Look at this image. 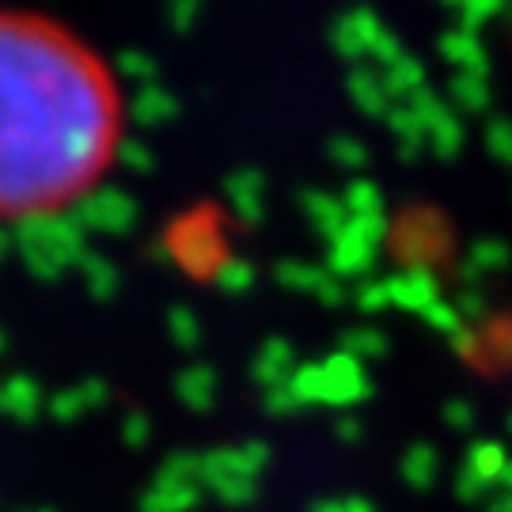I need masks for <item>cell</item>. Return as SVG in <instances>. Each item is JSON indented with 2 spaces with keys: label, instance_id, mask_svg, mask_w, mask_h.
I'll use <instances>...</instances> for the list:
<instances>
[{
  "label": "cell",
  "instance_id": "obj_1",
  "mask_svg": "<svg viewBox=\"0 0 512 512\" xmlns=\"http://www.w3.org/2000/svg\"><path fill=\"white\" fill-rule=\"evenodd\" d=\"M126 99L65 23L0 8V228L69 213L118 164Z\"/></svg>",
  "mask_w": 512,
  "mask_h": 512
}]
</instances>
